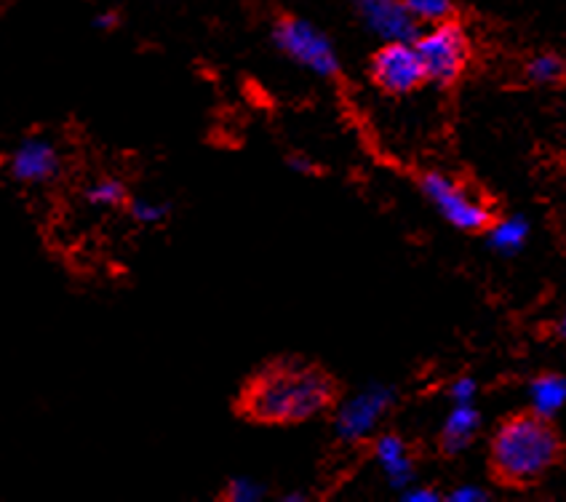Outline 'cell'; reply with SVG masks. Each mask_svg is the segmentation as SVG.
Wrapping results in <instances>:
<instances>
[{"mask_svg":"<svg viewBox=\"0 0 566 502\" xmlns=\"http://www.w3.org/2000/svg\"><path fill=\"white\" fill-rule=\"evenodd\" d=\"M526 73L537 83H556L564 75V62L553 54H539L530 62Z\"/></svg>","mask_w":566,"mask_h":502,"instance_id":"e0dca14e","label":"cell"},{"mask_svg":"<svg viewBox=\"0 0 566 502\" xmlns=\"http://www.w3.org/2000/svg\"><path fill=\"white\" fill-rule=\"evenodd\" d=\"M289 166H292L294 171H302V174H311V171H313V164H311V160L297 158V156H294L292 160H289Z\"/></svg>","mask_w":566,"mask_h":502,"instance_id":"7402d4cb","label":"cell"},{"mask_svg":"<svg viewBox=\"0 0 566 502\" xmlns=\"http://www.w3.org/2000/svg\"><path fill=\"white\" fill-rule=\"evenodd\" d=\"M558 334H562V337H566V315L562 318V324H558Z\"/></svg>","mask_w":566,"mask_h":502,"instance_id":"cb8c5ba5","label":"cell"},{"mask_svg":"<svg viewBox=\"0 0 566 502\" xmlns=\"http://www.w3.org/2000/svg\"><path fill=\"white\" fill-rule=\"evenodd\" d=\"M128 215L134 222L145 224V228H156V224L166 222L169 217V203L150 201V198H132L128 201Z\"/></svg>","mask_w":566,"mask_h":502,"instance_id":"9a60e30c","label":"cell"},{"mask_svg":"<svg viewBox=\"0 0 566 502\" xmlns=\"http://www.w3.org/2000/svg\"><path fill=\"white\" fill-rule=\"evenodd\" d=\"M409 9V14L415 17V22H428L439 24L447 22L449 11H452V3L449 0H403Z\"/></svg>","mask_w":566,"mask_h":502,"instance_id":"2e32d148","label":"cell"},{"mask_svg":"<svg viewBox=\"0 0 566 502\" xmlns=\"http://www.w3.org/2000/svg\"><path fill=\"white\" fill-rule=\"evenodd\" d=\"M371 81L382 88L385 94L407 96L428 81L417 46L411 41L385 43L371 60Z\"/></svg>","mask_w":566,"mask_h":502,"instance_id":"52a82bcc","label":"cell"},{"mask_svg":"<svg viewBox=\"0 0 566 502\" xmlns=\"http://www.w3.org/2000/svg\"><path fill=\"white\" fill-rule=\"evenodd\" d=\"M401 500H407V502H436L439 500V492H433V489H428V487H407L401 492Z\"/></svg>","mask_w":566,"mask_h":502,"instance_id":"44dd1931","label":"cell"},{"mask_svg":"<svg viewBox=\"0 0 566 502\" xmlns=\"http://www.w3.org/2000/svg\"><path fill=\"white\" fill-rule=\"evenodd\" d=\"M113 24H118V17H115V14H102V17H96V28L111 30Z\"/></svg>","mask_w":566,"mask_h":502,"instance_id":"603a6c76","label":"cell"},{"mask_svg":"<svg viewBox=\"0 0 566 502\" xmlns=\"http://www.w3.org/2000/svg\"><path fill=\"white\" fill-rule=\"evenodd\" d=\"M479 425H481V417H479V411H475L473 404H454L452 411H449V417L443 420V428H441L443 452H449V454L462 452V449H465L468 443L475 439V433H479Z\"/></svg>","mask_w":566,"mask_h":502,"instance_id":"8fae6325","label":"cell"},{"mask_svg":"<svg viewBox=\"0 0 566 502\" xmlns=\"http://www.w3.org/2000/svg\"><path fill=\"white\" fill-rule=\"evenodd\" d=\"M265 489L262 484H256L254 479H233L224 489V500H233V502H256L262 500Z\"/></svg>","mask_w":566,"mask_h":502,"instance_id":"ac0fdd59","label":"cell"},{"mask_svg":"<svg viewBox=\"0 0 566 502\" xmlns=\"http://www.w3.org/2000/svg\"><path fill=\"white\" fill-rule=\"evenodd\" d=\"M275 46H279L289 60H294L311 73L321 75V79H332L339 73L337 51H334L332 41L313 24L302 22V19H283L273 32Z\"/></svg>","mask_w":566,"mask_h":502,"instance_id":"5b68a950","label":"cell"},{"mask_svg":"<svg viewBox=\"0 0 566 502\" xmlns=\"http://www.w3.org/2000/svg\"><path fill=\"white\" fill-rule=\"evenodd\" d=\"M375 460L382 468L388 484L403 492V489L415 484V462H411V452L407 441L398 436H379L375 441Z\"/></svg>","mask_w":566,"mask_h":502,"instance_id":"30bf717a","label":"cell"},{"mask_svg":"<svg viewBox=\"0 0 566 502\" xmlns=\"http://www.w3.org/2000/svg\"><path fill=\"white\" fill-rule=\"evenodd\" d=\"M334 383L324 369L302 362L270 364L243 390L241 411L254 422H305L329 409Z\"/></svg>","mask_w":566,"mask_h":502,"instance_id":"6da1fadb","label":"cell"},{"mask_svg":"<svg viewBox=\"0 0 566 502\" xmlns=\"http://www.w3.org/2000/svg\"><path fill=\"white\" fill-rule=\"evenodd\" d=\"M86 201L96 209H118L128 201L126 185L118 182V179H99V182L88 185Z\"/></svg>","mask_w":566,"mask_h":502,"instance_id":"5bb4252c","label":"cell"},{"mask_svg":"<svg viewBox=\"0 0 566 502\" xmlns=\"http://www.w3.org/2000/svg\"><path fill=\"white\" fill-rule=\"evenodd\" d=\"M422 192L430 203L439 209V215L452 228L465 230V233H479L492 224V211L484 198L475 196L465 185L454 182L452 177L441 171H430L422 177Z\"/></svg>","mask_w":566,"mask_h":502,"instance_id":"277c9868","label":"cell"},{"mask_svg":"<svg viewBox=\"0 0 566 502\" xmlns=\"http://www.w3.org/2000/svg\"><path fill=\"white\" fill-rule=\"evenodd\" d=\"M364 24L385 43L415 41L417 22L403 0H356Z\"/></svg>","mask_w":566,"mask_h":502,"instance_id":"9c48e42d","label":"cell"},{"mask_svg":"<svg viewBox=\"0 0 566 502\" xmlns=\"http://www.w3.org/2000/svg\"><path fill=\"white\" fill-rule=\"evenodd\" d=\"M530 404L539 417H556L566 407V377L562 375H539L530 385Z\"/></svg>","mask_w":566,"mask_h":502,"instance_id":"7c38bea8","label":"cell"},{"mask_svg":"<svg viewBox=\"0 0 566 502\" xmlns=\"http://www.w3.org/2000/svg\"><path fill=\"white\" fill-rule=\"evenodd\" d=\"M475 393H479V385H475L473 377H460L452 383V404H473L475 401Z\"/></svg>","mask_w":566,"mask_h":502,"instance_id":"d6986e66","label":"cell"},{"mask_svg":"<svg viewBox=\"0 0 566 502\" xmlns=\"http://www.w3.org/2000/svg\"><path fill=\"white\" fill-rule=\"evenodd\" d=\"M60 150L46 137H28L11 153V177L22 185H43L60 174Z\"/></svg>","mask_w":566,"mask_h":502,"instance_id":"ba28073f","label":"cell"},{"mask_svg":"<svg viewBox=\"0 0 566 502\" xmlns=\"http://www.w3.org/2000/svg\"><path fill=\"white\" fill-rule=\"evenodd\" d=\"M530 241V222L524 217H507L489 224V247L500 254H516Z\"/></svg>","mask_w":566,"mask_h":502,"instance_id":"4fadbf2b","label":"cell"},{"mask_svg":"<svg viewBox=\"0 0 566 502\" xmlns=\"http://www.w3.org/2000/svg\"><path fill=\"white\" fill-rule=\"evenodd\" d=\"M562 441L539 415L511 417L492 439V468L507 484H532L558 460Z\"/></svg>","mask_w":566,"mask_h":502,"instance_id":"7a4b0ae2","label":"cell"},{"mask_svg":"<svg viewBox=\"0 0 566 502\" xmlns=\"http://www.w3.org/2000/svg\"><path fill=\"white\" fill-rule=\"evenodd\" d=\"M396 393L394 388H385V385H369L356 396L345 398L334 411V430L337 436L347 443H356L369 439L377 430V425L382 422V417L388 415V409L394 407Z\"/></svg>","mask_w":566,"mask_h":502,"instance_id":"8992f818","label":"cell"},{"mask_svg":"<svg viewBox=\"0 0 566 502\" xmlns=\"http://www.w3.org/2000/svg\"><path fill=\"white\" fill-rule=\"evenodd\" d=\"M428 81L449 86L465 73L471 60V41L465 30L454 22H439L415 41Z\"/></svg>","mask_w":566,"mask_h":502,"instance_id":"3957f363","label":"cell"},{"mask_svg":"<svg viewBox=\"0 0 566 502\" xmlns=\"http://www.w3.org/2000/svg\"><path fill=\"white\" fill-rule=\"evenodd\" d=\"M449 500H452V502H484L486 492L481 487L465 484V487H457L454 492L449 494Z\"/></svg>","mask_w":566,"mask_h":502,"instance_id":"ffe728a7","label":"cell"}]
</instances>
